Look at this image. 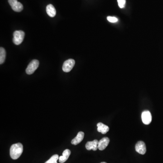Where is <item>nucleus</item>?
Wrapping results in <instances>:
<instances>
[{"instance_id":"nucleus-1","label":"nucleus","mask_w":163,"mask_h":163,"mask_svg":"<svg viewBox=\"0 0 163 163\" xmlns=\"http://www.w3.org/2000/svg\"><path fill=\"white\" fill-rule=\"evenodd\" d=\"M23 151V146L21 143L12 144L10 147V157L13 159L19 158Z\"/></svg>"},{"instance_id":"nucleus-2","label":"nucleus","mask_w":163,"mask_h":163,"mask_svg":"<svg viewBox=\"0 0 163 163\" xmlns=\"http://www.w3.org/2000/svg\"><path fill=\"white\" fill-rule=\"evenodd\" d=\"M24 37V32L22 31H15L13 33V43L16 45H20L23 41Z\"/></svg>"},{"instance_id":"nucleus-3","label":"nucleus","mask_w":163,"mask_h":163,"mask_svg":"<svg viewBox=\"0 0 163 163\" xmlns=\"http://www.w3.org/2000/svg\"><path fill=\"white\" fill-rule=\"evenodd\" d=\"M39 66V62L37 60H34L30 62L26 69L27 74L31 75L35 72Z\"/></svg>"},{"instance_id":"nucleus-4","label":"nucleus","mask_w":163,"mask_h":163,"mask_svg":"<svg viewBox=\"0 0 163 163\" xmlns=\"http://www.w3.org/2000/svg\"><path fill=\"white\" fill-rule=\"evenodd\" d=\"M75 62L73 59H69L63 63L62 69L63 72L68 73L70 72L74 66Z\"/></svg>"},{"instance_id":"nucleus-5","label":"nucleus","mask_w":163,"mask_h":163,"mask_svg":"<svg viewBox=\"0 0 163 163\" xmlns=\"http://www.w3.org/2000/svg\"><path fill=\"white\" fill-rule=\"evenodd\" d=\"M142 121L145 125H149L152 121V116L151 113L149 111H144L141 115Z\"/></svg>"},{"instance_id":"nucleus-6","label":"nucleus","mask_w":163,"mask_h":163,"mask_svg":"<svg viewBox=\"0 0 163 163\" xmlns=\"http://www.w3.org/2000/svg\"><path fill=\"white\" fill-rule=\"evenodd\" d=\"M135 149L139 154L144 155L146 152V145L142 141H139L135 145Z\"/></svg>"},{"instance_id":"nucleus-7","label":"nucleus","mask_w":163,"mask_h":163,"mask_svg":"<svg viewBox=\"0 0 163 163\" xmlns=\"http://www.w3.org/2000/svg\"><path fill=\"white\" fill-rule=\"evenodd\" d=\"M110 142V140L108 137H104L98 141V148L99 150H103L105 149Z\"/></svg>"},{"instance_id":"nucleus-8","label":"nucleus","mask_w":163,"mask_h":163,"mask_svg":"<svg viewBox=\"0 0 163 163\" xmlns=\"http://www.w3.org/2000/svg\"><path fill=\"white\" fill-rule=\"evenodd\" d=\"M98 141L97 140H95L92 141H88L86 143L85 147L87 150H92L94 151H96L98 150Z\"/></svg>"},{"instance_id":"nucleus-9","label":"nucleus","mask_w":163,"mask_h":163,"mask_svg":"<svg viewBox=\"0 0 163 163\" xmlns=\"http://www.w3.org/2000/svg\"><path fill=\"white\" fill-rule=\"evenodd\" d=\"M84 136V132H79L77 133L76 137H75L71 141V143H72V144H74V145H77V144L80 143L83 140Z\"/></svg>"},{"instance_id":"nucleus-10","label":"nucleus","mask_w":163,"mask_h":163,"mask_svg":"<svg viewBox=\"0 0 163 163\" xmlns=\"http://www.w3.org/2000/svg\"><path fill=\"white\" fill-rule=\"evenodd\" d=\"M71 154V151L69 150L66 149L63 151V155L59 157V162L60 163H63L67 160Z\"/></svg>"},{"instance_id":"nucleus-11","label":"nucleus","mask_w":163,"mask_h":163,"mask_svg":"<svg viewBox=\"0 0 163 163\" xmlns=\"http://www.w3.org/2000/svg\"><path fill=\"white\" fill-rule=\"evenodd\" d=\"M97 127L98 132H101L103 134H105L109 131V127L101 122L98 123L97 124Z\"/></svg>"},{"instance_id":"nucleus-12","label":"nucleus","mask_w":163,"mask_h":163,"mask_svg":"<svg viewBox=\"0 0 163 163\" xmlns=\"http://www.w3.org/2000/svg\"><path fill=\"white\" fill-rule=\"evenodd\" d=\"M46 12L50 17H54L56 14V10L53 5L49 4L46 7Z\"/></svg>"},{"instance_id":"nucleus-13","label":"nucleus","mask_w":163,"mask_h":163,"mask_svg":"<svg viewBox=\"0 0 163 163\" xmlns=\"http://www.w3.org/2000/svg\"><path fill=\"white\" fill-rule=\"evenodd\" d=\"M11 8L16 12H21L23 9V6L21 2H16L11 6Z\"/></svg>"},{"instance_id":"nucleus-14","label":"nucleus","mask_w":163,"mask_h":163,"mask_svg":"<svg viewBox=\"0 0 163 163\" xmlns=\"http://www.w3.org/2000/svg\"><path fill=\"white\" fill-rule=\"evenodd\" d=\"M6 57V51L3 48H0V64H1L5 62Z\"/></svg>"},{"instance_id":"nucleus-15","label":"nucleus","mask_w":163,"mask_h":163,"mask_svg":"<svg viewBox=\"0 0 163 163\" xmlns=\"http://www.w3.org/2000/svg\"><path fill=\"white\" fill-rule=\"evenodd\" d=\"M59 159V156L58 155H54L46 162H45V163H57V161Z\"/></svg>"},{"instance_id":"nucleus-16","label":"nucleus","mask_w":163,"mask_h":163,"mask_svg":"<svg viewBox=\"0 0 163 163\" xmlns=\"http://www.w3.org/2000/svg\"><path fill=\"white\" fill-rule=\"evenodd\" d=\"M118 4L121 8H123L126 5V0H118Z\"/></svg>"},{"instance_id":"nucleus-17","label":"nucleus","mask_w":163,"mask_h":163,"mask_svg":"<svg viewBox=\"0 0 163 163\" xmlns=\"http://www.w3.org/2000/svg\"><path fill=\"white\" fill-rule=\"evenodd\" d=\"M107 20L111 23H116L118 22V19L115 17L112 16H108L107 17Z\"/></svg>"},{"instance_id":"nucleus-18","label":"nucleus","mask_w":163,"mask_h":163,"mask_svg":"<svg viewBox=\"0 0 163 163\" xmlns=\"http://www.w3.org/2000/svg\"><path fill=\"white\" fill-rule=\"evenodd\" d=\"M106 163V162H102V163Z\"/></svg>"}]
</instances>
